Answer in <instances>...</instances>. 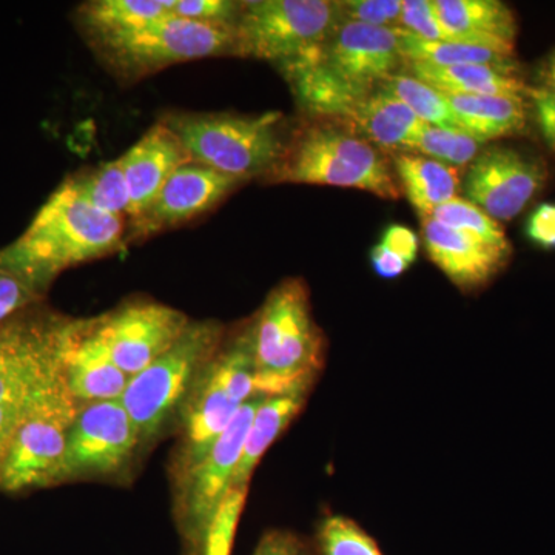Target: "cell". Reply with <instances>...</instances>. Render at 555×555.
<instances>
[{"label":"cell","mask_w":555,"mask_h":555,"mask_svg":"<svg viewBox=\"0 0 555 555\" xmlns=\"http://www.w3.org/2000/svg\"><path fill=\"white\" fill-rule=\"evenodd\" d=\"M341 22V5L331 0L243 2L233 54L284 67L320 50Z\"/></svg>","instance_id":"7"},{"label":"cell","mask_w":555,"mask_h":555,"mask_svg":"<svg viewBox=\"0 0 555 555\" xmlns=\"http://www.w3.org/2000/svg\"><path fill=\"white\" fill-rule=\"evenodd\" d=\"M443 94L454 113L456 126L480 144L524 133L528 124V96Z\"/></svg>","instance_id":"21"},{"label":"cell","mask_w":555,"mask_h":555,"mask_svg":"<svg viewBox=\"0 0 555 555\" xmlns=\"http://www.w3.org/2000/svg\"><path fill=\"white\" fill-rule=\"evenodd\" d=\"M318 540L323 555H383L371 535L341 516L327 517L321 524Z\"/></svg>","instance_id":"32"},{"label":"cell","mask_w":555,"mask_h":555,"mask_svg":"<svg viewBox=\"0 0 555 555\" xmlns=\"http://www.w3.org/2000/svg\"><path fill=\"white\" fill-rule=\"evenodd\" d=\"M306 398L308 392L262 398L244 441L238 466L233 476L232 489H248V481L254 476V470L257 469L262 455L291 425L292 420L299 414L306 404Z\"/></svg>","instance_id":"24"},{"label":"cell","mask_w":555,"mask_h":555,"mask_svg":"<svg viewBox=\"0 0 555 555\" xmlns=\"http://www.w3.org/2000/svg\"><path fill=\"white\" fill-rule=\"evenodd\" d=\"M401 57L406 62L433 65H491L518 68L516 49L478 46V43L430 42L398 27Z\"/></svg>","instance_id":"25"},{"label":"cell","mask_w":555,"mask_h":555,"mask_svg":"<svg viewBox=\"0 0 555 555\" xmlns=\"http://www.w3.org/2000/svg\"><path fill=\"white\" fill-rule=\"evenodd\" d=\"M241 3L232 0H175L171 13L201 24L233 27L240 16Z\"/></svg>","instance_id":"35"},{"label":"cell","mask_w":555,"mask_h":555,"mask_svg":"<svg viewBox=\"0 0 555 555\" xmlns=\"http://www.w3.org/2000/svg\"><path fill=\"white\" fill-rule=\"evenodd\" d=\"M400 28H404L416 38L430 40V42L478 43V46L516 49V47L500 46V43L485 42V40L469 38V36L456 35L449 30L434 9V0H403Z\"/></svg>","instance_id":"31"},{"label":"cell","mask_w":555,"mask_h":555,"mask_svg":"<svg viewBox=\"0 0 555 555\" xmlns=\"http://www.w3.org/2000/svg\"><path fill=\"white\" fill-rule=\"evenodd\" d=\"M429 217L448 228L460 230L466 235L483 241L489 246L513 251L500 222L466 198L456 196L443 206L437 207Z\"/></svg>","instance_id":"30"},{"label":"cell","mask_w":555,"mask_h":555,"mask_svg":"<svg viewBox=\"0 0 555 555\" xmlns=\"http://www.w3.org/2000/svg\"><path fill=\"white\" fill-rule=\"evenodd\" d=\"M257 393L254 358L246 337L218 352L201 371L182 404V437L179 476L198 465L218 438L233 422L240 409Z\"/></svg>","instance_id":"6"},{"label":"cell","mask_w":555,"mask_h":555,"mask_svg":"<svg viewBox=\"0 0 555 555\" xmlns=\"http://www.w3.org/2000/svg\"><path fill=\"white\" fill-rule=\"evenodd\" d=\"M139 443L137 426L119 400L80 404L69 427L62 481L118 473Z\"/></svg>","instance_id":"12"},{"label":"cell","mask_w":555,"mask_h":555,"mask_svg":"<svg viewBox=\"0 0 555 555\" xmlns=\"http://www.w3.org/2000/svg\"><path fill=\"white\" fill-rule=\"evenodd\" d=\"M422 233L427 257L463 292L491 283L511 257V251L489 246L430 217L422 218Z\"/></svg>","instance_id":"17"},{"label":"cell","mask_w":555,"mask_h":555,"mask_svg":"<svg viewBox=\"0 0 555 555\" xmlns=\"http://www.w3.org/2000/svg\"><path fill=\"white\" fill-rule=\"evenodd\" d=\"M379 89L406 104L423 122L429 126L459 127L444 94L409 73H396L389 76Z\"/></svg>","instance_id":"28"},{"label":"cell","mask_w":555,"mask_h":555,"mask_svg":"<svg viewBox=\"0 0 555 555\" xmlns=\"http://www.w3.org/2000/svg\"><path fill=\"white\" fill-rule=\"evenodd\" d=\"M61 360L65 386L79 404L119 400L129 385L94 326L62 327Z\"/></svg>","instance_id":"16"},{"label":"cell","mask_w":555,"mask_h":555,"mask_svg":"<svg viewBox=\"0 0 555 555\" xmlns=\"http://www.w3.org/2000/svg\"><path fill=\"white\" fill-rule=\"evenodd\" d=\"M343 20L360 22L372 27H400L403 0H346L339 2Z\"/></svg>","instance_id":"34"},{"label":"cell","mask_w":555,"mask_h":555,"mask_svg":"<svg viewBox=\"0 0 555 555\" xmlns=\"http://www.w3.org/2000/svg\"><path fill=\"white\" fill-rule=\"evenodd\" d=\"M438 17L456 35L516 47V13L499 0H434Z\"/></svg>","instance_id":"23"},{"label":"cell","mask_w":555,"mask_h":555,"mask_svg":"<svg viewBox=\"0 0 555 555\" xmlns=\"http://www.w3.org/2000/svg\"><path fill=\"white\" fill-rule=\"evenodd\" d=\"M379 243L390 251L398 255L408 261L409 264H414L420 250V236L416 235L414 230L406 228L403 224H390L389 228L383 233Z\"/></svg>","instance_id":"39"},{"label":"cell","mask_w":555,"mask_h":555,"mask_svg":"<svg viewBox=\"0 0 555 555\" xmlns=\"http://www.w3.org/2000/svg\"><path fill=\"white\" fill-rule=\"evenodd\" d=\"M221 337L222 327L215 321L190 323L164 356L129 379L119 401L141 443L152 440L171 412L182 406L201 371L217 356Z\"/></svg>","instance_id":"8"},{"label":"cell","mask_w":555,"mask_h":555,"mask_svg":"<svg viewBox=\"0 0 555 555\" xmlns=\"http://www.w3.org/2000/svg\"><path fill=\"white\" fill-rule=\"evenodd\" d=\"M36 295L38 292L20 278L0 272V323L31 302Z\"/></svg>","instance_id":"37"},{"label":"cell","mask_w":555,"mask_h":555,"mask_svg":"<svg viewBox=\"0 0 555 555\" xmlns=\"http://www.w3.org/2000/svg\"><path fill=\"white\" fill-rule=\"evenodd\" d=\"M119 159L129 185L130 219L138 218L171 175L190 160L177 133L164 120L145 131Z\"/></svg>","instance_id":"18"},{"label":"cell","mask_w":555,"mask_h":555,"mask_svg":"<svg viewBox=\"0 0 555 555\" xmlns=\"http://www.w3.org/2000/svg\"><path fill=\"white\" fill-rule=\"evenodd\" d=\"M262 398L255 397L240 409L215 447L188 473L178 477L177 517L182 535L196 555L204 554L208 529L219 507L232 491L233 476L243 452L251 420Z\"/></svg>","instance_id":"11"},{"label":"cell","mask_w":555,"mask_h":555,"mask_svg":"<svg viewBox=\"0 0 555 555\" xmlns=\"http://www.w3.org/2000/svg\"><path fill=\"white\" fill-rule=\"evenodd\" d=\"M240 181L189 160L159 190L156 198L138 218L131 219L138 238L177 228L217 207Z\"/></svg>","instance_id":"15"},{"label":"cell","mask_w":555,"mask_h":555,"mask_svg":"<svg viewBox=\"0 0 555 555\" xmlns=\"http://www.w3.org/2000/svg\"><path fill=\"white\" fill-rule=\"evenodd\" d=\"M124 233V218L91 206L67 179L20 238L0 250V272L40 292L64 270L119 251Z\"/></svg>","instance_id":"1"},{"label":"cell","mask_w":555,"mask_h":555,"mask_svg":"<svg viewBox=\"0 0 555 555\" xmlns=\"http://www.w3.org/2000/svg\"><path fill=\"white\" fill-rule=\"evenodd\" d=\"M401 64L398 28L343 20L320 50L283 68L309 112L345 120Z\"/></svg>","instance_id":"2"},{"label":"cell","mask_w":555,"mask_h":555,"mask_svg":"<svg viewBox=\"0 0 555 555\" xmlns=\"http://www.w3.org/2000/svg\"><path fill=\"white\" fill-rule=\"evenodd\" d=\"M69 184L87 203L104 214L122 218L129 215L130 192L120 159L102 164L98 169L69 178Z\"/></svg>","instance_id":"27"},{"label":"cell","mask_w":555,"mask_h":555,"mask_svg":"<svg viewBox=\"0 0 555 555\" xmlns=\"http://www.w3.org/2000/svg\"><path fill=\"white\" fill-rule=\"evenodd\" d=\"M409 75L441 93L481 94V96H528L529 87L517 75L518 68L491 65L403 64Z\"/></svg>","instance_id":"20"},{"label":"cell","mask_w":555,"mask_h":555,"mask_svg":"<svg viewBox=\"0 0 555 555\" xmlns=\"http://www.w3.org/2000/svg\"><path fill=\"white\" fill-rule=\"evenodd\" d=\"M190 323L170 306L133 302L101 318L94 327L116 366L131 378L164 356Z\"/></svg>","instance_id":"13"},{"label":"cell","mask_w":555,"mask_h":555,"mask_svg":"<svg viewBox=\"0 0 555 555\" xmlns=\"http://www.w3.org/2000/svg\"><path fill=\"white\" fill-rule=\"evenodd\" d=\"M393 170L409 203L422 218L456 198L462 188L456 167L415 153H393Z\"/></svg>","instance_id":"22"},{"label":"cell","mask_w":555,"mask_h":555,"mask_svg":"<svg viewBox=\"0 0 555 555\" xmlns=\"http://www.w3.org/2000/svg\"><path fill=\"white\" fill-rule=\"evenodd\" d=\"M546 179L542 159L518 150L494 147L469 164L463 192L495 221H511L539 195Z\"/></svg>","instance_id":"14"},{"label":"cell","mask_w":555,"mask_h":555,"mask_svg":"<svg viewBox=\"0 0 555 555\" xmlns=\"http://www.w3.org/2000/svg\"><path fill=\"white\" fill-rule=\"evenodd\" d=\"M526 236L543 250H555V204H540L526 221Z\"/></svg>","instance_id":"38"},{"label":"cell","mask_w":555,"mask_h":555,"mask_svg":"<svg viewBox=\"0 0 555 555\" xmlns=\"http://www.w3.org/2000/svg\"><path fill=\"white\" fill-rule=\"evenodd\" d=\"M371 264L375 273L379 278H385V280H396V278L403 275L411 268L408 261L398 257L389 248L383 246L382 243H377L372 247Z\"/></svg>","instance_id":"41"},{"label":"cell","mask_w":555,"mask_h":555,"mask_svg":"<svg viewBox=\"0 0 555 555\" xmlns=\"http://www.w3.org/2000/svg\"><path fill=\"white\" fill-rule=\"evenodd\" d=\"M79 408L65 383L28 404L0 466V489L20 492L62 481L69 427Z\"/></svg>","instance_id":"9"},{"label":"cell","mask_w":555,"mask_h":555,"mask_svg":"<svg viewBox=\"0 0 555 555\" xmlns=\"http://www.w3.org/2000/svg\"><path fill=\"white\" fill-rule=\"evenodd\" d=\"M543 86L555 90V51L547 56L542 68Z\"/></svg>","instance_id":"42"},{"label":"cell","mask_w":555,"mask_h":555,"mask_svg":"<svg viewBox=\"0 0 555 555\" xmlns=\"http://www.w3.org/2000/svg\"><path fill=\"white\" fill-rule=\"evenodd\" d=\"M345 120L350 129L372 145L390 153L411 152L416 134L425 126L406 104L379 87Z\"/></svg>","instance_id":"19"},{"label":"cell","mask_w":555,"mask_h":555,"mask_svg":"<svg viewBox=\"0 0 555 555\" xmlns=\"http://www.w3.org/2000/svg\"><path fill=\"white\" fill-rule=\"evenodd\" d=\"M105 56L129 75H145L178 62L225 56L235 51V31L170 13L138 30L98 40Z\"/></svg>","instance_id":"10"},{"label":"cell","mask_w":555,"mask_h":555,"mask_svg":"<svg viewBox=\"0 0 555 555\" xmlns=\"http://www.w3.org/2000/svg\"><path fill=\"white\" fill-rule=\"evenodd\" d=\"M281 113L257 116L204 113L164 119L184 145L190 160L236 179L268 177L286 150Z\"/></svg>","instance_id":"5"},{"label":"cell","mask_w":555,"mask_h":555,"mask_svg":"<svg viewBox=\"0 0 555 555\" xmlns=\"http://www.w3.org/2000/svg\"><path fill=\"white\" fill-rule=\"evenodd\" d=\"M529 105L534 108L540 133L545 139L547 147L555 152V90L546 86L528 90Z\"/></svg>","instance_id":"36"},{"label":"cell","mask_w":555,"mask_h":555,"mask_svg":"<svg viewBox=\"0 0 555 555\" xmlns=\"http://www.w3.org/2000/svg\"><path fill=\"white\" fill-rule=\"evenodd\" d=\"M480 142L459 127L425 124L412 144L411 153L440 160L452 167L469 166L480 155Z\"/></svg>","instance_id":"29"},{"label":"cell","mask_w":555,"mask_h":555,"mask_svg":"<svg viewBox=\"0 0 555 555\" xmlns=\"http://www.w3.org/2000/svg\"><path fill=\"white\" fill-rule=\"evenodd\" d=\"M170 13L163 0H94L82 5L80 21L98 42L138 30Z\"/></svg>","instance_id":"26"},{"label":"cell","mask_w":555,"mask_h":555,"mask_svg":"<svg viewBox=\"0 0 555 555\" xmlns=\"http://www.w3.org/2000/svg\"><path fill=\"white\" fill-rule=\"evenodd\" d=\"M273 182L332 185L400 198L396 175L382 150L345 124L320 122L299 131L268 175Z\"/></svg>","instance_id":"4"},{"label":"cell","mask_w":555,"mask_h":555,"mask_svg":"<svg viewBox=\"0 0 555 555\" xmlns=\"http://www.w3.org/2000/svg\"><path fill=\"white\" fill-rule=\"evenodd\" d=\"M246 337L259 397L309 392L323 369L326 343L305 281L288 278L278 284Z\"/></svg>","instance_id":"3"},{"label":"cell","mask_w":555,"mask_h":555,"mask_svg":"<svg viewBox=\"0 0 555 555\" xmlns=\"http://www.w3.org/2000/svg\"><path fill=\"white\" fill-rule=\"evenodd\" d=\"M254 555H309V553L305 543L292 532L272 531L262 537Z\"/></svg>","instance_id":"40"},{"label":"cell","mask_w":555,"mask_h":555,"mask_svg":"<svg viewBox=\"0 0 555 555\" xmlns=\"http://www.w3.org/2000/svg\"><path fill=\"white\" fill-rule=\"evenodd\" d=\"M247 489H232L211 521L203 555L232 554L233 540L238 528L241 513L246 505Z\"/></svg>","instance_id":"33"}]
</instances>
